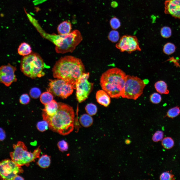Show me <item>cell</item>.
Wrapping results in <instances>:
<instances>
[{
  "instance_id": "2e32d148",
  "label": "cell",
  "mask_w": 180,
  "mask_h": 180,
  "mask_svg": "<svg viewBox=\"0 0 180 180\" xmlns=\"http://www.w3.org/2000/svg\"><path fill=\"white\" fill-rule=\"evenodd\" d=\"M72 28L70 22L68 20L64 21L58 26L57 30L60 34H66L70 33Z\"/></svg>"
},
{
  "instance_id": "8992f818",
  "label": "cell",
  "mask_w": 180,
  "mask_h": 180,
  "mask_svg": "<svg viewBox=\"0 0 180 180\" xmlns=\"http://www.w3.org/2000/svg\"><path fill=\"white\" fill-rule=\"evenodd\" d=\"M14 151L10 153L12 160L20 166L28 165L29 163L39 157L41 150L37 148L32 152H29L24 143L18 142L13 145Z\"/></svg>"
},
{
  "instance_id": "83f0119b",
  "label": "cell",
  "mask_w": 180,
  "mask_h": 180,
  "mask_svg": "<svg viewBox=\"0 0 180 180\" xmlns=\"http://www.w3.org/2000/svg\"><path fill=\"white\" fill-rule=\"evenodd\" d=\"M108 38L111 41L115 42H117L119 39V35L118 32L115 30L111 31L109 33Z\"/></svg>"
},
{
  "instance_id": "5b68a950",
  "label": "cell",
  "mask_w": 180,
  "mask_h": 180,
  "mask_svg": "<svg viewBox=\"0 0 180 180\" xmlns=\"http://www.w3.org/2000/svg\"><path fill=\"white\" fill-rule=\"evenodd\" d=\"M44 63L40 56L36 53L23 57L20 63V69L26 76L32 78L44 76Z\"/></svg>"
},
{
  "instance_id": "4dcf8cb0",
  "label": "cell",
  "mask_w": 180,
  "mask_h": 180,
  "mask_svg": "<svg viewBox=\"0 0 180 180\" xmlns=\"http://www.w3.org/2000/svg\"><path fill=\"white\" fill-rule=\"evenodd\" d=\"M164 133L161 130H157L153 134L152 139L153 141L157 142L162 140L164 137Z\"/></svg>"
},
{
  "instance_id": "44dd1931",
  "label": "cell",
  "mask_w": 180,
  "mask_h": 180,
  "mask_svg": "<svg viewBox=\"0 0 180 180\" xmlns=\"http://www.w3.org/2000/svg\"><path fill=\"white\" fill-rule=\"evenodd\" d=\"M180 114V107L177 106L169 109L167 112L164 118L168 117L173 119L178 116Z\"/></svg>"
},
{
  "instance_id": "30bf717a",
  "label": "cell",
  "mask_w": 180,
  "mask_h": 180,
  "mask_svg": "<svg viewBox=\"0 0 180 180\" xmlns=\"http://www.w3.org/2000/svg\"><path fill=\"white\" fill-rule=\"evenodd\" d=\"M22 172L20 166L12 160H4L0 162V175L2 180H13L16 176Z\"/></svg>"
},
{
  "instance_id": "f1b7e54d",
  "label": "cell",
  "mask_w": 180,
  "mask_h": 180,
  "mask_svg": "<svg viewBox=\"0 0 180 180\" xmlns=\"http://www.w3.org/2000/svg\"><path fill=\"white\" fill-rule=\"evenodd\" d=\"M49 125L48 122L44 120L38 122L37 124L36 127L39 131L43 132L48 129Z\"/></svg>"
},
{
  "instance_id": "9a60e30c",
  "label": "cell",
  "mask_w": 180,
  "mask_h": 180,
  "mask_svg": "<svg viewBox=\"0 0 180 180\" xmlns=\"http://www.w3.org/2000/svg\"><path fill=\"white\" fill-rule=\"evenodd\" d=\"M58 108V103L54 100L45 105L43 112L49 116H52L57 112Z\"/></svg>"
},
{
  "instance_id": "277c9868",
  "label": "cell",
  "mask_w": 180,
  "mask_h": 180,
  "mask_svg": "<svg viewBox=\"0 0 180 180\" xmlns=\"http://www.w3.org/2000/svg\"><path fill=\"white\" fill-rule=\"evenodd\" d=\"M42 34L55 45V50L58 53L72 52L82 39L80 32L77 30L66 34H49L43 32Z\"/></svg>"
},
{
  "instance_id": "d6986e66",
  "label": "cell",
  "mask_w": 180,
  "mask_h": 180,
  "mask_svg": "<svg viewBox=\"0 0 180 180\" xmlns=\"http://www.w3.org/2000/svg\"><path fill=\"white\" fill-rule=\"evenodd\" d=\"M79 121L80 124L85 127H88L91 126L93 122L92 117L89 114H85L80 118Z\"/></svg>"
},
{
  "instance_id": "e0dca14e",
  "label": "cell",
  "mask_w": 180,
  "mask_h": 180,
  "mask_svg": "<svg viewBox=\"0 0 180 180\" xmlns=\"http://www.w3.org/2000/svg\"><path fill=\"white\" fill-rule=\"evenodd\" d=\"M154 87L156 91L160 94H168L169 90L166 83L163 80H159L156 82L154 84Z\"/></svg>"
},
{
  "instance_id": "7402d4cb",
  "label": "cell",
  "mask_w": 180,
  "mask_h": 180,
  "mask_svg": "<svg viewBox=\"0 0 180 180\" xmlns=\"http://www.w3.org/2000/svg\"><path fill=\"white\" fill-rule=\"evenodd\" d=\"M176 47L175 44L171 42H168L164 46L163 52L166 54L169 55L173 54L175 51Z\"/></svg>"
},
{
  "instance_id": "d6a6232c",
  "label": "cell",
  "mask_w": 180,
  "mask_h": 180,
  "mask_svg": "<svg viewBox=\"0 0 180 180\" xmlns=\"http://www.w3.org/2000/svg\"><path fill=\"white\" fill-rule=\"evenodd\" d=\"M58 146L59 150L62 152L67 151L68 148V143L64 140L59 142L58 143Z\"/></svg>"
},
{
  "instance_id": "3957f363",
  "label": "cell",
  "mask_w": 180,
  "mask_h": 180,
  "mask_svg": "<svg viewBox=\"0 0 180 180\" xmlns=\"http://www.w3.org/2000/svg\"><path fill=\"white\" fill-rule=\"evenodd\" d=\"M126 75L122 70L117 68L108 69L100 77L102 88L111 98H118L122 93Z\"/></svg>"
},
{
  "instance_id": "7a4b0ae2",
  "label": "cell",
  "mask_w": 180,
  "mask_h": 180,
  "mask_svg": "<svg viewBox=\"0 0 180 180\" xmlns=\"http://www.w3.org/2000/svg\"><path fill=\"white\" fill-rule=\"evenodd\" d=\"M58 108L56 113L50 116L42 113L44 120L48 123L52 130L63 135L70 134L74 127V114L72 108L65 104L58 102Z\"/></svg>"
},
{
  "instance_id": "8fae6325",
  "label": "cell",
  "mask_w": 180,
  "mask_h": 180,
  "mask_svg": "<svg viewBox=\"0 0 180 180\" xmlns=\"http://www.w3.org/2000/svg\"><path fill=\"white\" fill-rule=\"evenodd\" d=\"M120 51L126 52L131 53L136 50L140 51L141 49L137 38L135 36L126 35L122 36L116 45Z\"/></svg>"
},
{
  "instance_id": "4316f807",
  "label": "cell",
  "mask_w": 180,
  "mask_h": 180,
  "mask_svg": "<svg viewBox=\"0 0 180 180\" xmlns=\"http://www.w3.org/2000/svg\"><path fill=\"white\" fill-rule=\"evenodd\" d=\"M150 100L152 103L158 104L162 101V97L160 94L158 92H154L150 96Z\"/></svg>"
},
{
  "instance_id": "836d02e7",
  "label": "cell",
  "mask_w": 180,
  "mask_h": 180,
  "mask_svg": "<svg viewBox=\"0 0 180 180\" xmlns=\"http://www.w3.org/2000/svg\"><path fill=\"white\" fill-rule=\"evenodd\" d=\"M110 24L112 28L114 30L118 29L120 25V22L116 18H114L111 19L110 21Z\"/></svg>"
},
{
  "instance_id": "603a6c76",
  "label": "cell",
  "mask_w": 180,
  "mask_h": 180,
  "mask_svg": "<svg viewBox=\"0 0 180 180\" xmlns=\"http://www.w3.org/2000/svg\"><path fill=\"white\" fill-rule=\"evenodd\" d=\"M53 96L52 94L48 91L42 93L40 96L41 102L44 105L50 102L53 100Z\"/></svg>"
},
{
  "instance_id": "52a82bcc",
  "label": "cell",
  "mask_w": 180,
  "mask_h": 180,
  "mask_svg": "<svg viewBox=\"0 0 180 180\" xmlns=\"http://www.w3.org/2000/svg\"><path fill=\"white\" fill-rule=\"evenodd\" d=\"M137 76L127 75L121 96L128 99L136 100L142 94L144 89L148 82Z\"/></svg>"
},
{
  "instance_id": "5bb4252c",
  "label": "cell",
  "mask_w": 180,
  "mask_h": 180,
  "mask_svg": "<svg viewBox=\"0 0 180 180\" xmlns=\"http://www.w3.org/2000/svg\"><path fill=\"white\" fill-rule=\"evenodd\" d=\"M96 98L98 102L106 107L110 103V96L104 90H98L96 94Z\"/></svg>"
},
{
  "instance_id": "d590c367",
  "label": "cell",
  "mask_w": 180,
  "mask_h": 180,
  "mask_svg": "<svg viewBox=\"0 0 180 180\" xmlns=\"http://www.w3.org/2000/svg\"><path fill=\"white\" fill-rule=\"evenodd\" d=\"M6 136L2 128H0V140H3L5 138Z\"/></svg>"
},
{
  "instance_id": "ffe728a7",
  "label": "cell",
  "mask_w": 180,
  "mask_h": 180,
  "mask_svg": "<svg viewBox=\"0 0 180 180\" xmlns=\"http://www.w3.org/2000/svg\"><path fill=\"white\" fill-rule=\"evenodd\" d=\"M50 157L46 155H44L40 158L38 162V164L42 168H46L50 166Z\"/></svg>"
},
{
  "instance_id": "f546056e",
  "label": "cell",
  "mask_w": 180,
  "mask_h": 180,
  "mask_svg": "<svg viewBox=\"0 0 180 180\" xmlns=\"http://www.w3.org/2000/svg\"><path fill=\"white\" fill-rule=\"evenodd\" d=\"M174 175L170 172L168 171L162 173L160 175V180H174Z\"/></svg>"
},
{
  "instance_id": "d4e9b609",
  "label": "cell",
  "mask_w": 180,
  "mask_h": 180,
  "mask_svg": "<svg viewBox=\"0 0 180 180\" xmlns=\"http://www.w3.org/2000/svg\"><path fill=\"white\" fill-rule=\"evenodd\" d=\"M86 112L90 116L95 115L97 112V107L94 104L90 103L87 104L85 107Z\"/></svg>"
},
{
  "instance_id": "484cf974",
  "label": "cell",
  "mask_w": 180,
  "mask_h": 180,
  "mask_svg": "<svg viewBox=\"0 0 180 180\" xmlns=\"http://www.w3.org/2000/svg\"><path fill=\"white\" fill-rule=\"evenodd\" d=\"M160 34L162 37L165 38H168L171 36L172 31L171 28L167 26H164L161 29Z\"/></svg>"
},
{
  "instance_id": "6da1fadb",
  "label": "cell",
  "mask_w": 180,
  "mask_h": 180,
  "mask_svg": "<svg viewBox=\"0 0 180 180\" xmlns=\"http://www.w3.org/2000/svg\"><path fill=\"white\" fill-rule=\"evenodd\" d=\"M52 71L54 78L64 80L73 86L80 76L85 72L81 60L70 56L60 58L56 62Z\"/></svg>"
},
{
  "instance_id": "e575fe53",
  "label": "cell",
  "mask_w": 180,
  "mask_h": 180,
  "mask_svg": "<svg viewBox=\"0 0 180 180\" xmlns=\"http://www.w3.org/2000/svg\"><path fill=\"white\" fill-rule=\"evenodd\" d=\"M30 100L29 96L26 94H22L20 98V102L22 104H28Z\"/></svg>"
},
{
  "instance_id": "9c48e42d",
  "label": "cell",
  "mask_w": 180,
  "mask_h": 180,
  "mask_svg": "<svg viewBox=\"0 0 180 180\" xmlns=\"http://www.w3.org/2000/svg\"><path fill=\"white\" fill-rule=\"evenodd\" d=\"M89 75V72L83 73L73 85V88L76 90V98L79 102L86 99L92 90L93 84L88 81Z\"/></svg>"
},
{
  "instance_id": "8d00e7d4",
  "label": "cell",
  "mask_w": 180,
  "mask_h": 180,
  "mask_svg": "<svg viewBox=\"0 0 180 180\" xmlns=\"http://www.w3.org/2000/svg\"><path fill=\"white\" fill-rule=\"evenodd\" d=\"M24 179L22 177L18 175L16 176L14 178L13 180H24Z\"/></svg>"
},
{
  "instance_id": "7c38bea8",
  "label": "cell",
  "mask_w": 180,
  "mask_h": 180,
  "mask_svg": "<svg viewBox=\"0 0 180 180\" xmlns=\"http://www.w3.org/2000/svg\"><path fill=\"white\" fill-rule=\"evenodd\" d=\"M16 70V67L9 63L7 65L1 66L0 68V82L6 86H8L13 82L16 81L17 78L14 74Z\"/></svg>"
},
{
  "instance_id": "4fadbf2b",
  "label": "cell",
  "mask_w": 180,
  "mask_h": 180,
  "mask_svg": "<svg viewBox=\"0 0 180 180\" xmlns=\"http://www.w3.org/2000/svg\"><path fill=\"white\" fill-rule=\"evenodd\" d=\"M164 4L166 14L176 18H180V0H166Z\"/></svg>"
},
{
  "instance_id": "1f68e13d",
  "label": "cell",
  "mask_w": 180,
  "mask_h": 180,
  "mask_svg": "<svg viewBox=\"0 0 180 180\" xmlns=\"http://www.w3.org/2000/svg\"><path fill=\"white\" fill-rule=\"evenodd\" d=\"M30 94L32 98H38L40 95L41 91L39 88L34 87L30 90Z\"/></svg>"
},
{
  "instance_id": "ba28073f",
  "label": "cell",
  "mask_w": 180,
  "mask_h": 180,
  "mask_svg": "<svg viewBox=\"0 0 180 180\" xmlns=\"http://www.w3.org/2000/svg\"><path fill=\"white\" fill-rule=\"evenodd\" d=\"M47 91L63 98H66L73 91V85L62 79L50 80Z\"/></svg>"
},
{
  "instance_id": "74e56055",
  "label": "cell",
  "mask_w": 180,
  "mask_h": 180,
  "mask_svg": "<svg viewBox=\"0 0 180 180\" xmlns=\"http://www.w3.org/2000/svg\"><path fill=\"white\" fill-rule=\"evenodd\" d=\"M125 143L127 144H130L131 143L130 140L128 139H126L125 140Z\"/></svg>"
},
{
  "instance_id": "ac0fdd59",
  "label": "cell",
  "mask_w": 180,
  "mask_h": 180,
  "mask_svg": "<svg viewBox=\"0 0 180 180\" xmlns=\"http://www.w3.org/2000/svg\"><path fill=\"white\" fill-rule=\"evenodd\" d=\"M18 54L24 56L28 55L32 52V50L30 46L25 42L22 43L18 48Z\"/></svg>"
},
{
  "instance_id": "cb8c5ba5",
  "label": "cell",
  "mask_w": 180,
  "mask_h": 180,
  "mask_svg": "<svg viewBox=\"0 0 180 180\" xmlns=\"http://www.w3.org/2000/svg\"><path fill=\"white\" fill-rule=\"evenodd\" d=\"M174 144L173 140L170 137H165L162 140V144L164 148L166 149H170L172 148Z\"/></svg>"
}]
</instances>
